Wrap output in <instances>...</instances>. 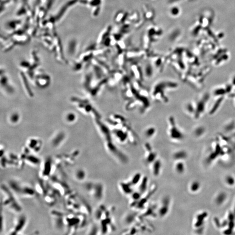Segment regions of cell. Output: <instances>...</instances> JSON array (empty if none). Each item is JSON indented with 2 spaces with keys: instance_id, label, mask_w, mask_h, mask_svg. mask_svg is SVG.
Instances as JSON below:
<instances>
[{
  "instance_id": "1",
  "label": "cell",
  "mask_w": 235,
  "mask_h": 235,
  "mask_svg": "<svg viewBox=\"0 0 235 235\" xmlns=\"http://www.w3.org/2000/svg\"><path fill=\"white\" fill-rule=\"evenodd\" d=\"M173 85L172 81L167 80L158 81L153 86L151 90L152 99L154 101L160 103H167L169 100L167 95V92Z\"/></svg>"
},
{
  "instance_id": "2",
  "label": "cell",
  "mask_w": 235,
  "mask_h": 235,
  "mask_svg": "<svg viewBox=\"0 0 235 235\" xmlns=\"http://www.w3.org/2000/svg\"><path fill=\"white\" fill-rule=\"evenodd\" d=\"M1 190L4 193V198L3 205L7 206L11 210H13L16 212L21 211V207L15 199L14 195L11 193L9 189H7L5 185L1 186Z\"/></svg>"
},
{
  "instance_id": "3",
  "label": "cell",
  "mask_w": 235,
  "mask_h": 235,
  "mask_svg": "<svg viewBox=\"0 0 235 235\" xmlns=\"http://www.w3.org/2000/svg\"><path fill=\"white\" fill-rule=\"evenodd\" d=\"M105 147L107 151L117 160L122 163H126L128 158L115 145L113 139L105 141Z\"/></svg>"
},
{
  "instance_id": "4",
  "label": "cell",
  "mask_w": 235,
  "mask_h": 235,
  "mask_svg": "<svg viewBox=\"0 0 235 235\" xmlns=\"http://www.w3.org/2000/svg\"><path fill=\"white\" fill-rule=\"evenodd\" d=\"M175 120L173 117L168 119L167 133L169 137L173 141H179L183 138V135L175 125Z\"/></svg>"
},
{
  "instance_id": "5",
  "label": "cell",
  "mask_w": 235,
  "mask_h": 235,
  "mask_svg": "<svg viewBox=\"0 0 235 235\" xmlns=\"http://www.w3.org/2000/svg\"><path fill=\"white\" fill-rule=\"evenodd\" d=\"M87 189L91 192L92 196L96 199H101L103 197L104 189L101 184H89L88 187L87 186Z\"/></svg>"
},
{
  "instance_id": "6",
  "label": "cell",
  "mask_w": 235,
  "mask_h": 235,
  "mask_svg": "<svg viewBox=\"0 0 235 235\" xmlns=\"http://www.w3.org/2000/svg\"><path fill=\"white\" fill-rule=\"evenodd\" d=\"M170 200L169 197L166 196L162 199L160 204L157 207V214L162 218L168 214L170 208Z\"/></svg>"
},
{
  "instance_id": "7",
  "label": "cell",
  "mask_w": 235,
  "mask_h": 235,
  "mask_svg": "<svg viewBox=\"0 0 235 235\" xmlns=\"http://www.w3.org/2000/svg\"><path fill=\"white\" fill-rule=\"evenodd\" d=\"M146 154L145 157V162L147 164H151L156 159H157V154L152 148L150 144L146 143L145 145Z\"/></svg>"
},
{
  "instance_id": "8",
  "label": "cell",
  "mask_w": 235,
  "mask_h": 235,
  "mask_svg": "<svg viewBox=\"0 0 235 235\" xmlns=\"http://www.w3.org/2000/svg\"><path fill=\"white\" fill-rule=\"evenodd\" d=\"M151 172L152 174L155 177H158L160 175L162 169V162L161 160L157 158L151 164Z\"/></svg>"
},
{
  "instance_id": "9",
  "label": "cell",
  "mask_w": 235,
  "mask_h": 235,
  "mask_svg": "<svg viewBox=\"0 0 235 235\" xmlns=\"http://www.w3.org/2000/svg\"><path fill=\"white\" fill-rule=\"evenodd\" d=\"M119 187L122 193L127 195H131L134 192L133 187L134 186L130 182H121L120 183Z\"/></svg>"
},
{
  "instance_id": "10",
  "label": "cell",
  "mask_w": 235,
  "mask_h": 235,
  "mask_svg": "<svg viewBox=\"0 0 235 235\" xmlns=\"http://www.w3.org/2000/svg\"><path fill=\"white\" fill-rule=\"evenodd\" d=\"M148 179L146 176L142 177L141 181L138 184V191L142 195L148 190Z\"/></svg>"
},
{
  "instance_id": "11",
  "label": "cell",
  "mask_w": 235,
  "mask_h": 235,
  "mask_svg": "<svg viewBox=\"0 0 235 235\" xmlns=\"http://www.w3.org/2000/svg\"><path fill=\"white\" fill-rule=\"evenodd\" d=\"M42 142L37 139H31L28 143L29 148L32 149L34 152H38L41 148Z\"/></svg>"
},
{
  "instance_id": "12",
  "label": "cell",
  "mask_w": 235,
  "mask_h": 235,
  "mask_svg": "<svg viewBox=\"0 0 235 235\" xmlns=\"http://www.w3.org/2000/svg\"><path fill=\"white\" fill-rule=\"evenodd\" d=\"M156 133V130L154 126L147 127L144 131V135L146 138L150 139L152 138Z\"/></svg>"
},
{
  "instance_id": "13",
  "label": "cell",
  "mask_w": 235,
  "mask_h": 235,
  "mask_svg": "<svg viewBox=\"0 0 235 235\" xmlns=\"http://www.w3.org/2000/svg\"><path fill=\"white\" fill-rule=\"evenodd\" d=\"M18 222H17L15 226V230L12 232V234H14V232H17L20 230L23 229L24 226L25 225L26 222V217L21 216L20 217V219L17 220Z\"/></svg>"
},
{
  "instance_id": "14",
  "label": "cell",
  "mask_w": 235,
  "mask_h": 235,
  "mask_svg": "<svg viewBox=\"0 0 235 235\" xmlns=\"http://www.w3.org/2000/svg\"><path fill=\"white\" fill-rule=\"evenodd\" d=\"M142 177L143 176H142L140 173H136L132 175L129 182L131 183V184L133 186H134L135 185H137L139 184V183L141 181V179H142Z\"/></svg>"
},
{
  "instance_id": "15",
  "label": "cell",
  "mask_w": 235,
  "mask_h": 235,
  "mask_svg": "<svg viewBox=\"0 0 235 235\" xmlns=\"http://www.w3.org/2000/svg\"><path fill=\"white\" fill-rule=\"evenodd\" d=\"M187 157V154L184 151H177L174 153L173 155V158L176 161H182V160L186 158Z\"/></svg>"
},
{
  "instance_id": "16",
  "label": "cell",
  "mask_w": 235,
  "mask_h": 235,
  "mask_svg": "<svg viewBox=\"0 0 235 235\" xmlns=\"http://www.w3.org/2000/svg\"><path fill=\"white\" fill-rule=\"evenodd\" d=\"M175 171L179 174L183 173L185 171V165L182 161H177L175 166Z\"/></svg>"
},
{
  "instance_id": "17",
  "label": "cell",
  "mask_w": 235,
  "mask_h": 235,
  "mask_svg": "<svg viewBox=\"0 0 235 235\" xmlns=\"http://www.w3.org/2000/svg\"><path fill=\"white\" fill-rule=\"evenodd\" d=\"M75 176L76 179L78 180H83L85 177V172L82 169L78 170L75 173Z\"/></svg>"
},
{
  "instance_id": "18",
  "label": "cell",
  "mask_w": 235,
  "mask_h": 235,
  "mask_svg": "<svg viewBox=\"0 0 235 235\" xmlns=\"http://www.w3.org/2000/svg\"><path fill=\"white\" fill-rule=\"evenodd\" d=\"M226 198V195L224 193H220L216 199V202L217 204H222V203L224 202Z\"/></svg>"
},
{
  "instance_id": "19",
  "label": "cell",
  "mask_w": 235,
  "mask_h": 235,
  "mask_svg": "<svg viewBox=\"0 0 235 235\" xmlns=\"http://www.w3.org/2000/svg\"><path fill=\"white\" fill-rule=\"evenodd\" d=\"M200 185L199 183L197 181H195L191 183L190 186V189L193 192H197L199 189Z\"/></svg>"
},
{
  "instance_id": "20",
  "label": "cell",
  "mask_w": 235,
  "mask_h": 235,
  "mask_svg": "<svg viewBox=\"0 0 235 235\" xmlns=\"http://www.w3.org/2000/svg\"><path fill=\"white\" fill-rule=\"evenodd\" d=\"M26 160L30 162V163H32L33 164H36L39 163V159H38L36 157L33 156H28L26 157Z\"/></svg>"
},
{
  "instance_id": "21",
  "label": "cell",
  "mask_w": 235,
  "mask_h": 235,
  "mask_svg": "<svg viewBox=\"0 0 235 235\" xmlns=\"http://www.w3.org/2000/svg\"><path fill=\"white\" fill-rule=\"evenodd\" d=\"M226 180L227 183L229 185H232L235 183V179H234V178L232 177V176H227Z\"/></svg>"
}]
</instances>
